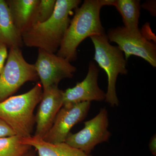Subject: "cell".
I'll return each mask as SVG.
<instances>
[{
  "label": "cell",
  "instance_id": "1",
  "mask_svg": "<svg viewBox=\"0 0 156 156\" xmlns=\"http://www.w3.org/2000/svg\"><path fill=\"white\" fill-rule=\"evenodd\" d=\"M113 0H85L75 14L61 45L57 56L72 62L76 59L77 49L85 39L95 35L105 33L101 21V9L104 6H112Z\"/></svg>",
  "mask_w": 156,
  "mask_h": 156
},
{
  "label": "cell",
  "instance_id": "2",
  "mask_svg": "<svg viewBox=\"0 0 156 156\" xmlns=\"http://www.w3.org/2000/svg\"><path fill=\"white\" fill-rule=\"evenodd\" d=\"M81 3L80 0H56L54 12L48 20L32 25L21 34L23 44L56 53L70 23V14Z\"/></svg>",
  "mask_w": 156,
  "mask_h": 156
},
{
  "label": "cell",
  "instance_id": "3",
  "mask_svg": "<svg viewBox=\"0 0 156 156\" xmlns=\"http://www.w3.org/2000/svg\"><path fill=\"white\" fill-rule=\"evenodd\" d=\"M43 93L41 84L38 83L28 92L0 102V119L20 138L32 136L35 123L34 111L41 100Z\"/></svg>",
  "mask_w": 156,
  "mask_h": 156
},
{
  "label": "cell",
  "instance_id": "4",
  "mask_svg": "<svg viewBox=\"0 0 156 156\" xmlns=\"http://www.w3.org/2000/svg\"><path fill=\"white\" fill-rule=\"evenodd\" d=\"M90 38L95 48L94 59L105 72L108 76V84L105 101L111 106H119L116 84L119 74L128 73L127 61L122 50L110 44L106 34L95 35Z\"/></svg>",
  "mask_w": 156,
  "mask_h": 156
},
{
  "label": "cell",
  "instance_id": "5",
  "mask_svg": "<svg viewBox=\"0 0 156 156\" xmlns=\"http://www.w3.org/2000/svg\"><path fill=\"white\" fill-rule=\"evenodd\" d=\"M38 79L34 65L26 61L20 48H10L0 73V102L11 97L25 83Z\"/></svg>",
  "mask_w": 156,
  "mask_h": 156
},
{
  "label": "cell",
  "instance_id": "6",
  "mask_svg": "<svg viewBox=\"0 0 156 156\" xmlns=\"http://www.w3.org/2000/svg\"><path fill=\"white\" fill-rule=\"evenodd\" d=\"M109 41L114 42L124 53L126 60L132 55L143 58L153 67H156V45L143 35L140 30H128L124 27L109 30Z\"/></svg>",
  "mask_w": 156,
  "mask_h": 156
},
{
  "label": "cell",
  "instance_id": "7",
  "mask_svg": "<svg viewBox=\"0 0 156 156\" xmlns=\"http://www.w3.org/2000/svg\"><path fill=\"white\" fill-rule=\"evenodd\" d=\"M108 125L107 110L101 109L95 117L84 123L82 130L75 134L70 133L65 142L89 154L96 145L109 139L111 134Z\"/></svg>",
  "mask_w": 156,
  "mask_h": 156
},
{
  "label": "cell",
  "instance_id": "8",
  "mask_svg": "<svg viewBox=\"0 0 156 156\" xmlns=\"http://www.w3.org/2000/svg\"><path fill=\"white\" fill-rule=\"evenodd\" d=\"M34 65L43 90L58 86L63 79L73 78L76 71L67 59L41 49Z\"/></svg>",
  "mask_w": 156,
  "mask_h": 156
},
{
  "label": "cell",
  "instance_id": "9",
  "mask_svg": "<svg viewBox=\"0 0 156 156\" xmlns=\"http://www.w3.org/2000/svg\"><path fill=\"white\" fill-rule=\"evenodd\" d=\"M90 106V102L62 106L53 126L43 139L54 144L65 142L73 127L87 117Z\"/></svg>",
  "mask_w": 156,
  "mask_h": 156
},
{
  "label": "cell",
  "instance_id": "10",
  "mask_svg": "<svg viewBox=\"0 0 156 156\" xmlns=\"http://www.w3.org/2000/svg\"><path fill=\"white\" fill-rule=\"evenodd\" d=\"M99 69L95 62H89L87 75L82 82L74 87L63 91V106L91 101L105 100L106 93L99 88L98 83Z\"/></svg>",
  "mask_w": 156,
  "mask_h": 156
},
{
  "label": "cell",
  "instance_id": "11",
  "mask_svg": "<svg viewBox=\"0 0 156 156\" xmlns=\"http://www.w3.org/2000/svg\"><path fill=\"white\" fill-rule=\"evenodd\" d=\"M63 91L53 86L43 90L35 123L36 130L34 136L43 139L53 126L56 115L63 106Z\"/></svg>",
  "mask_w": 156,
  "mask_h": 156
},
{
  "label": "cell",
  "instance_id": "12",
  "mask_svg": "<svg viewBox=\"0 0 156 156\" xmlns=\"http://www.w3.org/2000/svg\"><path fill=\"white\" fill-rule=\"evenodd\" d=\"M40 0H9L6 1L14 24L20 34L32 25Z\"/></svg>",
  "mask_w": 156,
  "mask_h": 156
},
{
  "label": "cell",
  "instance_id": "13",
  "mask_svg": "<svg viewBox=\"0 0 156 156\" xmlns=\"http://www.w3.org/2000/svg\"><path fill=\"white\" fill-rule=\"evenodd\" d=\"M21 141L35 148L39 156H92L65 142L54 144L46 142L42 138L34 136L21 138Z\"/></svg>",
  "mask_w": 156,
  "mask_h": 156
},
{
  "label": "cell",
  "instance_id": "14",
  "mask_svg": "<svg viewBox=\"0 0 156 156\" xmlns=\"http://www.w3.org/2000/svg\"><path fill=\"white\" fill-rule=\"evenodd\" d=\"M0 43L9 49L22 48L21 34L14 24L6 1L0 0Z\"/></svg>",
  "mask_w": 156,
  "mask_h": 156
},
{
  "label": "cell",
  "instance_id": "15",
  "mask_svg": "<svg viewBox=\"0 0 156 156\" xmlns=\"http://www.w3.org/2000/svg\"><path fill=\"white\" fill-rule=\"evenodd\" d=\"M112 6H115L122 18L124 27L128 30L136 32L140 16L139 0H113Z\"/></svg>",
  "mask_w": 156,
  "mask_h": 156
},
{
  "label": "cell",
  "instance_id": "16",
  "mask_svg": "<svg viewBox=\"0 0 156 156\" xmlns=\"http://www.w3.org/2000/svg\"><path fill=\"white\" fill-rule=\"evenodd\" d=\"M17 135L0 138V156H24L32 147L21 141Z\"/></svg>",
  "mask_w": 156,
  "mask_h": 156
},
{
  "label": "cell",
  "instance_id": "17",
  "mask_svg": "<svg viewBox=\"0 0 156 156\" xmlns=\"http://www.w3.org/2000/svg\"><path fill=\"white\" fill-rule=\"evenodd\" d=\"M56 3V0H40L36 10L32 25L37 23H41L48 20L53 15Z\"/></svg>",
  "mask_w": 156,
  "mask_h": 156
},
{
  "label": "cell",
  "instance_id": "18",
  "mask_svg": "<svg viewBox=\"0 0 156 156\" xmlns=\"http://www.w3.org/2000/svg\"><path fill=\"white\" fill-rule=\"evenodd\" d=\"M16 135L14 131L2 119H0V138Z\"/></svg>",
  "mask_w": 156,
  "mask_h": 156
},
{
  "label": "cell",
  "instance_id": "19",
  "mask_svg": "<svg viewBox=\"0 0 156 156\" xmlns=\"http://www.w3.org/2000/svg\"><path fill=\"white\" fill-rule=\"evenodd\" d=\"M8 53L7 46L0 43V73L5 65L8 57Z\"/></svg>",
  "mask_w": 156,
  "mask_h": 156
},
{
  "label": "cell",
  "instance_id": "20",
  "mask_svg": "<svg viewBox=\"0 0 156 156\" xmlns=\"http://www.w3.org/2000/svg\"><path fill=\"white\" fill-rule=\"evenodd\" d=\"M149 148L151 153L154 156L156 155V134L151 138L149 143Z\"/></svg>",
  "mask_w": 156,
  "mask_h": 156
},
{
  "label": "cell",
  "instance_id": "21",
  "mask_svg": "<svg viewBox=\"0 0 156 156\" xmlns=\"http://www.w3.org/2000/svg\"><path fill=\"white\" fill-rule=\"evenodd\" d=\"M24 156H35V154L31 150Z\"/></svg>",
  "mask_w": 156,
  "mask_h": 156
}]
</instances>
